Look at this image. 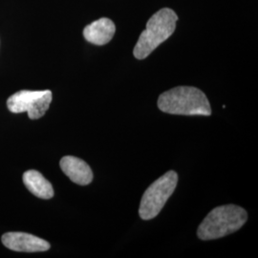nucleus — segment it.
<instances>
[{"instance_id":"obj_4","label":"nucleus","mask_w":258,"mask_h":258,"mask_svg":"<svg viewBox=\"0 0 258 258\" xmlns=\"http://www.w3.org/2000/svg\"><path fill=\"white\" fill-rule=\"evenodd\" d=\"M177 183V173L170 170L151 184L142 197L139 209L141 218L144 220L155 218L174 192Z\"/></svg>"},{"instance_id":"obj_1","label":"nucleus","mask_w":258,"mask_h":258,"mask_svg":"<svg viewBox=\"0 0 258 258\" xmlns=\"http://www.w3.org/2000/svg\"><path fill=\"white\" fill-rule=\"evenodd\" d=\"M159 109L172 115L210 116L211 104L200 89L192 86H178L160 95Z\"/></svg>"},{"instance_id":"obj_6","label":"nucleus","mask_w":258,"mask_h":258,"mask_svg":"<svg viewBox=\"0 0 258 258\" xmlns=\"http://www.w3.org/2000/svg\"><path fill=\"white\" fill-rule=\"evenodd\" d=\"M2 243L15 251L38 252L50 249V244L37 236L25 232H7L2 235Z\"/></svg>"},{"instance_id":"obj_3","label":"nucleus","mask_w":258,"mask_h":258,"mask_svg":"<svg viewBox=\"0 0 258 258\" xmlns=\"http://www.w3.org/2000/svg\"><path fill=\"white\" fill-rule=\"evenodd\" d=\"M178 16L173 10L163 8L154 14L147 22V28L134 47L133 54L138 59L148 57L157 47L174 33Z\"/></svg>"},{"instance_id":"obj_2","label":"nucleus","mask_w":258,"mask_h":258,"mask_svg":"<svg viewBox=\"0 0 258 258\" xmlns=\"http://www.w3.org/2000/svg\"><path fill=\"white\" fill-rule=\"evenodd\" d=\"M247 220V212L238 206L217 207L200 224L197 235L201 240L219 239L238 231Z\"/></svg>"},{"instance_id":"obj_5","label":"nucleus","mask_w":258,"mask_h":258,"mask_svg":"<svg viewBox=\"0 0 258 258\" xmlns=\"http://www.w3.org/2000/svg\"><path fill=\"white\" fill-rule=\"evenodd\" d=\"M52 99L53 95L50 90H21L10 97L7 106L12 113L27 112L31 120H37L43 117L49 109Z\"/></svg>"},{"instance_id":"obj_9","label":"nucleus","mask_w":258,"mask_h":258,"mask_svg":"<svg viewBox=\"0 0 258 258\" xmlns=\"http://www.w3.org/2000/svg\"><path fill=\"white\" fill-rule=\"evenodd\" d=\"M23 182L29 191L40 199L48 200L54 196L52 184L37 170H27L23 174Z\"/></svg>"},{"instance_id":"obj_7","label":"nucleus","mask_w":258,"mask_h":258,"mask_svg":"<svg viewBox=\"0 0 258 258\" xmlns=\"http://www.w3.org/2000/svg\"><path fill=\"white\" fill-rule=\"evenodd\" d=\"M59 165L65 175L76 184L86 185L92 182V169L82 159L65 156L60 160Z\"/></svg>"},{"instance_id":"obj_8","label":"nucleus","mask_w":258,"mask_h":258,"mask_svg":"<svg viewBox=\"0 0 258 258\" xmlns=\"http://www.w3.org/2000/svg\"><path fill=\"white\" fill-rule=\"evenodd\" d=\"M116 26L109 19L102 18L93 21L83 30L84 38L95 45L107 44L114 37Z\"/></svg>"}]
</instances>
